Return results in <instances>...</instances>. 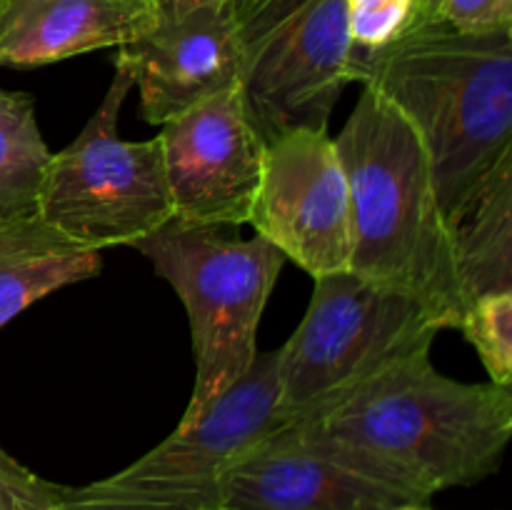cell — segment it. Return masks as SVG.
Instances as JSON below:
<instances>
[{
	"label": "cell",
	"mask_w": 512,
	"mask_h": 510,
	"mask_svg": "<svg viewBox=\"0 0 512 510\" xmlns=\"http://www.w3.org/2000/svg\"><path fill=\"white\" fill-rule=\"evenodd\" d=\"M100 250L80 245L40 215L0 220V328L45 295L95 278Z\"/></svg>",
	"instance_id": "5bb4252c"
},
{
	"label": "cell",
	"mask_w": 512,
	"mask_h": 510,
	"mask_svg": "<svg viewBox=\"0 0 512 510\" xmlns=\"http://www.w3.org/2000/svg\"><path fill=\"white\" fill-rule=\"evenodd\" d=\"M353 50L345 0H313L245 63L240 93L263 143L290 130L328 133L353 83Z\"/></svg>",
	"instance_id": "9c48e42d"
},
{
	"label": "cell",
	"mask_w": 512,
	"mask_h": 510,
	"mask_svg": "<svg viewBox=\"0 0 512 510\" xmlns=\"http://www.w3.org/2000/svg\"><path fill=\"white\" fill-rule=\"evenodd\" d=\"M50 155L33 98L0 88V220L38 215Z\"/></svg>",
	"instance_id": "2e32d148"
},
{
	"label": "cell",
	"mask_w": 512,
	"mask_h": 510,
	"mask_svg": "<svg viewBox=\"0 0 512 510\" xmlns=\"http://www.w3.org/2000/svg\"><path fill=\"white\" fill-rule=\"evenodd\" d=\"M148 123L165 125L203 100L240 85L243 48L228 0H205L180 13H160L135 40L118 48Z\"/></svg>",
	"instance_id": "8fae6325"
},
{
	"label": "cell",
	"mask_w": 512,
	"mask_h": 510,
	"mask_svg": "<svg viewBox=\"0 0 512 510\" xmlns=\"http://www.w3.org/2000/svg\"><path fill=\"white\" fill-rule=\"evenodd\" d=\"M60 485L45 483L35 473L10 475L0 470V510H60Z\"/></svg>",
	"instance_id": "ffe728a7"
},
{
	"label": "cell",
	"mask_w": 512,
	"mask_h": 510,
	"mask_svg": "<svg viewBox=\"0 0 512 510\" xmlns=\"http://www.w3.org/2000/svg\"><path fill=\"white\" fill-rule=\"evenodd\" d=\"M0 470H5V473H10V475H30V473H33V470H28L25 465H20L18 460H15L13 455H10L8 450L3 448V445H0Z\"/></svg>",
	"instance_id": "44dd1931"
},
{
	"label": "cell",
	"mask_w": 512,
	"mask_h": 510,
	"mask_svg": "<svg viewBox=\"0 0 512 510\" xmlns=\"http://www.w3.org/2000/svg\"><path fill=\"white\" fill-rule=\"evenodd\" d=\"M298 425L360 473L430 503L440 490L480 483L500 468L512 438V390L448 378L428 353Z\"/></svg>",
	"instance_id": "6da1fadb"
},
{
	"label": "cell",
	"mask_w": 512,
	"mask_h": 510,
	"mask_svg": "<svg viewBox=\"0 0 512 510\" xmlns=\"http://www.w3.org/2000/svg\"><path fill=\"white\" fill-rule=\"evenodd\" d=\"M183 300L195 353V383L183 418L190 425L233 388L258 355V325L285 255L253 235L168 220L133 243Z\"/></svg>",
	"instance_id": "277c9868"
},
{
	"label": "cell",
	"mask_w": 512,
	"mask_h": 510,
	"mask_svg": "<svg viewBox=\"0 0 512 510\" xmlns=\"http://www.w3.org/2000/svg\"><path fill=\"white\" fill-rule=\"evenodd\" d=\"M133 90L115 63L113 83L85 128L50 155L38 215L88 248L133 245L173 220L158 135L123 140L120 110Z\"/></svg>",
	"instance_id": "52a82bcc"
},
{
	"label": "cell",
	"mask_w": 512,
	"mask_h": 510,
	"mask_svg": "<svg viewBox=\"0 0 512 510\" xmlns=\"http://www.w3.org/2000/svg\"><path fill=\"white\" fill-rule=\"evenodd\" d=\"M353 80L413 125L448 223L512 158V30L423 20L383 48H355Z\"/></svg>",
	"instance_id": "7a4b0ae2"
},
{
	"label": "cell",
	"mask_w": 512,
	"mask_h": 510,
	"mask_svg": "<svg viewBox=\"0 0 512 510\" xmlns=\"http://www.w3.org/2000/svg\"><path fill=\"white\" fill-rule=\"evenodd\" d=\"M433 20L465 33L512 30V0H440Z\"/></svg>",
	"instance_id": "d6986e66"
},
{
	"label": "cell",
	"mask_w": 512,
	"mask_h": 510,
	"mask_svg": "<svg viewBox=\"0 0 512 510\" xmlns=\"http://www.w3.org/2000/svg\"><path fill=\"white\" fill-rule=\"evenodd\" d=\"M198 3H205V0H158V10L160 13H180Z\"/></svg>",
	"instance_id": "7402d4cb"
},
{
	"label": "cell",
	"mask_w": 512,
	"mask_h": 510,
	"mask_svg": "<svg viewBox=\"0 0 512 510\" xmlns=\"http://www.w3.org/2000/svg\"><path fill=\"white\" fill-rule=\"evenodd\" d=\"M335 148L350 193V273L415 300L440 330L458 328L468 300L413 125L363 85Z\"/></svg>",
	"instance_id": "3957f363"
},
{
	"label": "cell",
	"mask_w": 512,
	"mask_h": 510,
	"mask_svg": "<svg viewBox=\"0 0 512 510\" xmlns=\"http://www.w3.org/2000/svg\"><path fill=\"white\" fill-rule=\"evenodd\" d=\"M280 425L278 350H268L203 418L178 425L128 468L78 488L60 485V510H220L230 468Z\"/></svg>",
	"instance_id": "8992f818"
},
{
	"label": "cell",
	"mask_w": 512,
	"mask_h": 510,
	"mask_svg": "<svg viewBox=\"0 0 512 510\" xmlns=\"http://www.w3.org/2000/svg\"><path fill=\"white\" fill-rule=\"evenodd\" d=\"M395 510H433V508H428V505H400V508Z\"/></svg>",
	"instance_id": "cb8c5ba5"
},
{
	"label": "cell",
	"mask_w": 512,
	"mask_h": 510,
	"mask_svg": "<svg viewBox=\"0 0 512 510\" xmlns=\"http://www.w3.org/2000/svg\"><path fill=\"white\" fill-rule=\"evenodd\" d=\"M158 140L175 220L210 228L248 223L265 143L250 123L240 85L165 123Z\"/></svg>",
	"instance_id": "30bf717a"
},
{
	"label": "cell",
	"mask_w": 512,
	"mask_h": 510,
	"mask_svg": "<svg viewBox=\"0 0 512 510\" xmlns=\"http://www.w3.org/2000/svg\"><path fill=\"white\" fill-rule=\"evenodd\" d=\"M345 10L358 50L383 48L418 20V0H345Z\"/></svg>",
	"instance_id": "ac0fdd59"
},
{
	"label": "cell",
	"mask_w": 512,
	"mask_h": 510,
	"mask_svg": "<svg viewBox=\"0 0 512 510\" xmlns=\"http://www.w3.org/2000/svg\"><path fill=\"white\" fill-rule=\"evenodd\" d=\"M158 20V0H0V65L38 68L123 48Z\"/></svg>",
	"instance_id": "4fadbf2b"
},
{
	"label": "cell",
	"mask_w": 512,
	"mask_h": 510,
	"mask_svg": "<svg viewBox=\"0 0 512 510\" xmlns=\"http://www.w3.org/2000/svg\"><path fill=\"white\" fill-rule=\"evenodd\" d=\"M465 300L512 290V158L450 220Z\"/></svg>",
	"instance_id": "9a60e30c"
},
{
	"label": "cell",
	"mask_w": 512,
	"mask_h": 510,
	"mask_svg": "<svg viewBox=\"0 0 512 510\" xmlns=\"http://www.w3.org/2000/svg\"><path fill=\"white\" fill-rule=\"evenodd\" d=\"M465 340L475 348L490 375V383L510 388L512 385V290L473 298L465 305L463 320Z\"/></svg>",
	"instance_id": "e0dca14e"
},
{
	"label": "cell",
	"mask_w": 512,
	"mask_h": 510,
	"mask_svg": "<svg viewBox=\"0 0 512 510\" xmlns=\"http://www.w3.org/2000/svg\"><path fill=\"white\" fill-rule=\"evenodd\" d=\"M428 505L360 473L300 425L278 430L230 468L220 510H395Z\"/></svg>",
	"instance_id": "7c38bea8"
},
{
	"label": "cell",
	"mask_w": 512,
	"mask_h": 510,
	"mask_svg": "<svg viewBox=\"0 0 512 510\" xmlns=\"http://www.w3.org/2000/svg\"><path fill=\"white\" fill-rule=\"evenodd\" d=\"M438 5H440V0H418V20H415V23L433 20L435 13H438Z\"/></svg>",
	"instance_id": "603a6c76"
},
{
	"label": "cell",
	"mask_w": 512,
	"mask_h": 510,
	"mask_svg": "<svg viewBox=\"0 0 512 510\" xmlns=\"http://www.w3.org/2000/svg\"><path fill=\"white\" fill-rule=\"evenodd\" d=\"M298 330L278 348V418L318 420L383 370L428 355L440 333L415 300L360 275L313 278Z\"/></svg>",
	"instance_id": "5b68a950"
},
{
	"label": "cell",
	"mask_w": 512,
	"mask_h": 510,
	"mask_svg": "<svg viewBox=\"0 0 512 510\" xmlns=\"http://www.w3.org/2000/svg\"><path fill=\"white\" fill-rule=\"evenodd\" d=\"M248 223L313 278L350 270V193L335 138L290 130L265 143Z\"/></svg>",
	"instance_id": "ba28073f"
}]
</instances>
